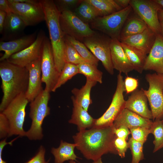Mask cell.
Instances as JSON below:
<instances>
[{"mask_svg":"<svg viewBox=\"0 0 163 163\" xmlns=\"http://www.w3.org/2000/svg\"><path fill=\"white\" fill-rule=\"evenodd\" d=\"M161 121H162V123L163 124V119L162 120H161Z\"/></svg>","mask_w":163,"mask_h":163,"instance_id":"53","label":"cell"},{"mask_svg":"<svg viewBox=\"0 0 163 163\" xmlns=\"http://www.w3.org/2000/svg\"><path fill=\"white\" fill-rule=\"evenodd\" d=\"M128 142L132 156L131 163H139L144 158L143 144L134 140L131 137L129 139Z\"/></svg>","mask_w":163,"mask_h":163,"instance_id":"35","label":"cell"},{"mask_svg":"<svg viewBox=\"0 0 163 163\" xmlns=\"http://www.w3.org/2000/svg\"><path fill=\"white\" fill-rule=\"evenodd\" d=\"M150 128L137 127L129 129L131 138L134 140L144 144L146 141L149 134L150 133Z\"/></svg>","mask_w":163,"mask_h":163,"instance_id":"36","label":"cell"},{"mask_svg":"<svg viewBox=\"0 0 163 163\" xmlns=\"http://www.w3.org/2000/svg\"><path fill=\"white\" fill-rule=\"evenodd\" d=\"M150 129V133L154 136L153 152H155L163 148V124L161 120L158 119L154 120Z\"/></svg>","mask_w":163,"mask_h":163,"instance_id":"33","label":"cell"},{"mask_svg":"<svg viewBox=\"0 0 163 163\" xmlns=\"http://www.w3.org/2000/svg\"><path fill=\"white\" fill-rule=\"evenodd\" d=\"M146 24L140 18L129 19L124 25L121 31L120 41L143 31L148 27Z\"/></svg>","mask_w":163,"mask_h":163,"instance_id":"28","label":"cell"},{"mask_svg":"<svg viewBox=\"0 0 163 163\" xmlns=\"http://www.w3.org/2000/svg\"><path fill=\"white\" fill-rule=\"evenodd\" d=\"M0 10L3 11L7 13L11 12L8 0H0Z\"/></svg>","mask_w":163,"mask_h":163,"instance_id":"44","label":"cell"},{"mask_svg":"<svg viewBox=\"0 0 163 163\" xmlns=\"http://www.w3.org/2000/svg\"><path fill=\"white\" fill-rule=\"evenodd\" d=\"M124 86L126 93H132L136 90L138 86V79L127 76L124 80Z\"/></svg>","mask_w":163,"mask_h":163,"instance_id":"40","label":"cell"},{"mask_svg":"<svg viewBox=\"0 0 163 163\" xmlns=\"http://www.w3.org/2000/svg\"><path fill=\"white\" fill-rule=\"evenodd\" d=\"M42 81L45 83V89L53 92L60 73L56 68L50 40L46 37L43 43L41 57Z\"/></svg>","mask_w":163,"mask_h":163,"instance_id":"11","label":"cell"},{"mask_svg":"<svg viewBox=\"0 0 163 163\" xmlns=\"http://www.w3.org/2000/svg\"><path fill=\"white\" fill-rule=\"evenodd\" d=\"M45 33L40 30L34 42L23 50L13 54L6 60L9 62L22 67L41 58L43 42L46 37Z\"/></svg>","mask_w":163,"mask_h":163,"instance_id":"14","label":"cell"},{"mask_svg":"<svg viewBox=\"0 0 163 163\" xmlns=\"http://www.w3.org/2000/svg\"><path fill=\"white\" fill-rule=\"evenodd\" d=\"M65 39L72 45L80 56L87 62L97 66L99 60L81 41L69 36L64 35Z\"/></svg>","mask_w":163,"mask_h":163,"instance_id":"29","label":"cell"},{"mask_svg":"<svg viewBox=\"0 0 163 163\" xmlns=\"http://www.w3.org/2000/svg\"><path fill=\"white\" fill-rule=\"evenodd\" d=\"M129 5L156 34H161L158 11L163 8L155 0H130Z\"/></svg>","mask_w":163,"mask_h":163,"instance_id":"12","label":"cell"},{"mask_svg":"<svg viewBox=\"0 0 163 163\" xmlns=\"http://www.w3.org/2000/svg\"><path fill=\"white\" fill-rule=\"evenodd\" d=\"M161 27V34L163 37V23L160 21Z\"/></svg>","mask_w":163,"mask_h":163,"instance_id":"50","label":"cell"},{"mask_svg":"<svg viewBox=\"0 0 163 163\" xmlns=\"http://www.w3.org/2000/svg\"><path fill=\"white\" fill-rule=\"evenodd\" d=\"M14 1L20 2H23L26 3H30L34 4H39L40 2V0H14Z\"/></svg>","mask_w":163,"mask_h":163,"instance_id":"47","label":"cell"},{"mask_svg":"<svg viewBox=\"0 0 163 163\" xmlns=\"http://www.w3.org/2000/svg\"><path fill=\"white\" fill-rule=\"evenodd\" d=\"M29 102L25 93L20 94L13 100L2 112L7 119L10 125L8 137L13 135L26 136L23 128L26 116V108Z\"/></svg>","mask_w":163,"mask_h":163,"instance_id":"6","label":"cell"},{"mask_svg":"<svg viewBox=\"0 0 163 163\" xmlns=\"http://www.w3.org/2000/svg\"><path fill=\"white\" fill-rule=\"evenodd\" d=\"M57 9L61 13L65 11H71L75 9L82 2V0H56L53 1Z\"/></svg>","mask_w":163,"mask_h":163,"instance_id":"37","label":"cell"},{"mask_svg":"<svg viewBox=\"0 0 163 163\" xmlns=\"http://www.w3.org/2000/svg\"><path fill=\"white\" fill-rule=\"evenodd\" d=\"M97 83L96 82L86 78L85 84L82 88H74L72 90V93L77 103L87 111L90 105L92 103L90 94L91 90Z\"/></svg>","mask_w":163,"mask_h":163,"instance_id":"25","label":"cell"},{"mask_svg":"<svg viewBox=\"0 0 163 163\" xmlns=\"http://www.w3.org/2000/svg\"><path fill=\"white\" fill-rule=\"evenodd\" d=\"M59 22L64 35L73 37L80 41L95 32L89 24L82 21L72 11H65L61 12Z\"/></svg>","mask_w":163,"mask_h":163,"instance_id":"10","label":"cell"},{"mask_svg":"<svg viewBox=\"0 0 163 163\" xmlns=\"http://www.w3.org/2000/svg\"><path fill=\"white\" fill-rule=\"evenodd\" d=\"M93 163H103L102 161L101 158L98 159L93 161Z\"/></svg>","mask_w":163,"mask_h":163,"instance_id":"51","label":"cell"},{"mask_svg":"<svg viewBox=\"0 0 163 163\" xmlns=\"http://www.w3.org/2000/svg\"><path fill=\"white\" fill-rule=\"evenodd\" d=\"M111 40L104 34L95 31L92 35L85 38L82 42L93 55L101 62L106 71L112 75L114 74V69L111 56Z\"/></svg>","mask_w":163,"mask_h":163,"instance_id":"7","label":"cell"},{"mask_svg":"<svg viewBox=\"0 0 163 163\" xmlns=\"http://www.w3.org/2000/svg\"><path fill=\"white\" fill-rule=\"evenodd\" d=\"M71 99L73 108L71 117L69 123L76 125L79 131L92 128L95 119L88 113L87 111L77 103L73 96H72Z\"/></svg>","mask_w":163,"mask_h":163,"instance_id":"22","label":"cell"},{"mask_svg":"<svg viewBox=\"0 0 163 163\" xmlns=\"http://www.w3.org/2000/svg\"><path fill=\"white\" fill-rule=\"evenodd\" d=\"M74 12L82 21L88 24H90L98 17L92 7L85 0H82Z\"/></svg>","mask_w":163,"mask_h":163,"instance_id":"30","label":"cell"},{"mask_svg":"<svg viewBox=\"0 0 163 163\" xmlns=\"http://www.w3.org/2000/svg\"><path fill=\"white\" fill-rule=\"evenodd\" d=\"M17 138H15L11 141L7 142H6V139H5L3 140H2L0 142V163H7L2 158V151L5 146L9 144L12 145L13 142Z\"/></svg>","mask_w":163,"mask_h":163,"instance_id":"43","label":"cell"},{"mask_svg":"<svg viewBox=\"0 0 163 163\" xmlns=\"http://www.w3.org/2000/svg\"><path fill=\"white\" fill-rule=\"evenodd\" d=\"M41 58L30 63L25 67L29 72L28 85L25 94L29 102L33 101L44 89L42 85Z\"/></svg>","mask_w":163,"mask_h":163,"instance_id":"15","label":"cell"},{"mask_svg":"<svg viewBox=\"0 0 163 163\" xmlns=\"http://www.w3.org/2000/svg\"><path fill=\"white\" fill-rule=\"evenodd\" d=\"M126 91L124 80L120 73L117 75V85L111 104L105 112L100 117L95 119L92 127L100 128L113 124L122 110L125 108L126 101L123 93Z\"/></svg>","mask_w":163,"mask_h":163,"instance_id":"9","label":"cell"},{"mask_svg":"<svg viewBox=\"0 0 163 163\" xmlns=\"http://www.w3.org/2000/svg\"><path fill=\"white\" fill-rule=\"evenodd\" d=\"M26 26L18 16L11 12L7 13L2 33L6 38H10L21 32Z\"/></svg>","mask_w":163,"mask_h":163,"instance_id":"24","label":"cell"},{"mask_svg":"<svg viewBox=\"0 0 163 163\" xmlns=\"http://www.w3.org/2000/svg\"><path fill=\"white\" fill-rule=\"evenodd\" d=\"M132 8L127 7L109 15L97 17L90 24L91 27L108 36L120 40L122 29Z\"/></svg>","mask_w":163,"mask_h":163,"instance_id":"5","label":"cell"},{"mask_svg":"<svg viewBox=\"0 0 163 163\" xmlns=\"http://www.w3.org/2000/svg\"><path fill=\"white\" fill-rule=\"evenodd\" d=\"M0 76L3 93L1 112L17 96L25 94L28 85L29 72L26 67L18 66L5 60L0 61Z\"/></svg>","mask_w":163,"mask_h":163,"instance_id":"2","label":"cell"},{"mask_svg":"<svg viewBox=\"0 0 163 163\" xmlns=\"http://www.w3.org/2000/svg\"><path fill=\"white\" fill-rule=\"evenodd\" d=\"M77 65L79 74L84 75L86 78L102 83L103 72L97 69V66L87 62Z\"/></svg>","mask_w":163,"mask_h":163,"instance_id":"31","label":"cell"},{"mask_svg":"<svg viewBox=\"0 0 163 163\" xmlns=\"http://www.w3.org/2000/svg\"><path fill=\"white\" fill-rule=\"evenodd\" d=\"M115 2L123 9L129 5L130 0H114Z\"/></svg>","mask_w":163,"mask_h":163,"instance_id":"46","label":"cell"},{"mask_svg":"<svg viewBox=\"0 0 163 163\" xmlns=\"http://www.w3.org/2000/svg\"><path fill=\"white\" fill-rule=\"evenodd\" d=\"M156 34L148 27L142 32L129 37L120 41L136 48L147 55L149 53L155 42Z\"/></svg>","mask_w":163,"mask_h":163,"instance_id":"20","label":"cell"},{"mask_svg":"<svg viewBox=\"0 0 163 163\" xmlns=\"http://www.w3.org/2000/svg\"><path fill=\"white\" fill-rule=\"evenodd\" d=\"M41 2L48 29L56 66L60 73L66 63L64 58L65 40L59 22L60 12L53 0H42Z\"/></svg>","mask_w":163,"mask_h":163,"instance_id":"3","label":"cell"},{"mask_svg":"<svg viewBox=\"0 0 163 163\" xmlns=\"http://www.w3.org/2000/svg\"><path fill=\"white\" fill-rule=\"evenodd\" d=\"M148 101L143 88L137 89L126 101L125 108L144 118L153 119L152 112L148 106Z\"/></svg>","mask_w":163,"mask_h":163,"instance_id":"16","label":"cell"},{"mask_svg":"<svg viewBox=\"0 0 163 163\" xmlns=\"http://www.w3.org/2000/svg\"><path fill=\"white\" fill-rule=\"evenodd\" d=\"M37 36L34 33L12 40L1 41L0 51H4V53L0 57V61L7 59L13 54L30 46L34 42Z\"/></svg>","mask_w":163,"mask_h":163,"instance_id":"21","label":"cell"},{"mask_svg":"<svg viewBox=\"0 0 163 163\" xmlns=\"http://www.w3.org/2000/svg\"><path fill=\"white\" fill-rule=\"evenodd\" d=\"M10 131L9 122L5 115L0 113V138L2 139L8 136Z\"/></svg>","mask_w":163,"mask_h":163,"instance_id":"39","label":"cell"},{"mask_svg":"<svg viewBox=\"0 0 163 163\" xmlns=\"http://www.w3.org/2000/svg\"><path fill=\"white\" fill-rule=\"evenodd\" d=\"M145 78L149 88L143 90L150 105L153 120H161L163 118V74H148Z\"/></svg>","mask_w":163,"mask_h":163,"instance_id":"8","label":"cell"},{"mask_svg":"<svg viewBox=\"0 0 163 163\" xmlns=\"http://www.w3.org/2000/svg\"><path fill=\"white\" fill-rule=\"evenodd\" d=\"M122 46L134 70L140 73L144 70V68L147 55L133 46L121 42Z\"/></svg>","mask_w":163,"mask_h":163,"instance_id":"26","label":"cell"},{"mask_svg":"<svg viewBox=\"0 0 163 163\" xmlns=\"http://www.w3.org/2000/svg\"><path fill=\"white\" fill-rule=\"evenodd\" d=\"M144 69L163 74V37L161 34H156L155 42L146 57Z\"/></svg>","mask_w":163,"mask_h":163,"instance_id":"18","label":"cell"},{"mask_svg":"<svg viewBox=\"0 0 163 163\" xmlns=\"http://www.w3.org/2000/svg\"><path fill=\"white\" fill-rule=\"evenodd\" d=\"M158 4L163 8V0H155Z\"/></svg>","mask_w":163,"mask_h":163,"instance_id":"49","label":"cell"},{"mask_svg":"<svg viewBox=\"0 0 163 163\" xmlns=\"http://www.w3.org/2000/svg\"><path fill=\"white\" fill-rule=\"evenodd\" d=\"M153 123L151 120L144 118L128 110L124 109L113 123L115 128L124 126L129 129L137 127L150 128Z\"/></svg>","mask_w":163,"mask_h":163,"instance_id":"19","label":"cell"},{"mask_svg":"<svg viewBox=\"0 0 163 163\" xmlns=\"http://www.w3.org/2000/svg\"><path fill=\"white\" fill-rule=\"evenodd\" d=\"M158 16L159 21L163 23V8L158 11Z\"/></svg>","mask_w":163,"mask_h":163,"instance_id":"48","label":"cell"},{"mask_svg":"<svg viewBox=\"0 0 163 163\" xmlns=\"http://www.w3.org/2000/svg\"><path fill=\"white\" fill-rule=\"evenodd\" d=\"M69 163H77L76 162L74 161H69Z\"/></svg>","mask_w":163,"mask_h":163,"instance_id":"52","label":"cell"},{"mask_svg":"<svg viewBox=\"0 0 163 163\" xmlns=\"http://www.w3.org/2000/svg\"><path fill=\"white\" fill-rule=\"evenodd\" d=\"M50 93L44 89L30 102L29 116L32 122L30 128L26 131L25 136L30 140H40L43 137V122L50 113L48 105L50 97Z\"/></svg>","mask_w":163,"mask_h":163,"instance_id":"4","label":"cell"},{"mask_svg":"<svg viewBox=\"0 0 163 163\" xmlns=\"http://www.w3.org/2000/svg\"><path fill=\"white\" fill-rule=\"evenodd\" d=\"M114 129L113 124L79 131L73 136L76 148L85 158L93 161L108 153L117 154L114 145L116 136Z\"/></svg>","mask_w":163,"mask_h":163,"instance_id":"1","label":"cell"},{"mask_svg":"<svg viewBox=\"0 0 163 163\" xmlns=\"http://www.w3.org/2000/svg\"><path fill=\"white\" fill-rule=\"evenodd\" d=\"M78 73L79 72L77 65L66 63L53 92H55L57 89Z\"/></svg>","mask_w":163,"mask_h":163,"instance_id":"32","label":"cell"},{"mask_svg":"<svg viewBox=\"0 0 163 163\" xmlns=\"http://www.w3.org/2000/svg\"><path fill=\"white\" fill-rule=\"evenodd\" d=\"M85 0L92 7L98 17L106 16L123 9L114 0Z\"/></svg>","mask_w":163,"mask_h":163,"instance_id":"27","label":"cell"},{"mask_svg":"<svg viewBox=\"0 0 163 163\" xmlns=\"http://www.w3.org/2000/svg\"><path fill=\"white\" fill-rule=\"evenodd\" d=\"M110 46L111 59L114 69L118 71L120 73H123L126 75L134 70L120 41L117 39H111Z\"/></svg>","mask_w":163,"mask_h":163,"instance_id":"17","label":"cell"},{"mask_svg":"<svg viewBox=\"0 0 163 163\" xmlns=\"http://www.w3.org/2000/svg\"><path fill=\"white\" fill-rule=\"evenodd\" d=\"M65 40L64 58L65 62L78 65L86 62L80 56L71 43L66 39Z\"/></svg>","mask_w":163,"mask_h":163,"instance_id":"34","label":"cell"},{"mask_svg":"<svg viewBox=\"0 0 163 163\" xmlns=\"http://www.w3.org/2000/svg\"><path fill=\"white\" fill-rule=\"evenodd\" d=\"M76 144L70 143L61 140L59 146L57 148H52L51 153L54 158L55 163H63L66 161H77L78 157L74 152Z\"/></svg>","mask_w":163,"mask_h":163,"instance_id":"23","label":"cell"},{"mask_svg":"<svg viewBox=\"0 0 163 163\" xmlns=\"http://www.w3.org/2000/svg\"><path fill=\"white\" fill-rule=\"evenodd\" d=\"M11 12L18 16L27 26L35 25L44 21L45 15L41 3L34 4L8 0Z\"/></svg>","mask_w":163,"mask_h":163,"instance_id":"13","label":"cell"},{"mask_svg":"<svg viewBox=\"0 0 163 163\" xmlns=\"http://www.w3.org/2000/svg\"><path fill=\"white\" fill-rule=\"evenodd\" d=\"M6 15V13L0 10V33L1 34L2 33L3 31Z\"/></svg>","mask_w":163,"mask_h":163,"instance_id":"45","label":"cell"},{"mask_svg":"<svg viewBox=\"0 0 163 163\" xmlns=\"http://www.w3.org/2000/svg\"><path fill=\"white\" fill-rule=\"evenodd\" d=\"M114 133L117 137L125 139L127 140L130 133L129 129L125 126H121L114 129Z\"/></svg>","mask_w":163,"mask_h":163,"instance_id":"42","label":"cell"},{"mask_svg":"<svg viewBox=\"0 0 163 163\" xmlns=\"http://www.w3.org/2000/svg\"><path fill=\"white\" fill-rule=\"evenodd\" d=\"M114 145L117 154L122 158H124L126 150L129 148L128 143L126 140L116 136L114 140Z\"/></svg>","mask_w":163,"mask_h":163,"instance_id":"38","label":"cell"},{"mask_svg":"<svg viewBox=\"0 0 163 163\" xmlns=\"http://www.w3.org/2000/svg\"><path fill=\"white\" fill-rule=\"evenodd\" d=\"M45 152L44 147L41 145L35 155L26 163H48L49 160L47 161L45 159Z\"/></svg>","mask_w":163,"mask_h":163,"instance_id":"41","label":"cell"}]
</instances>
